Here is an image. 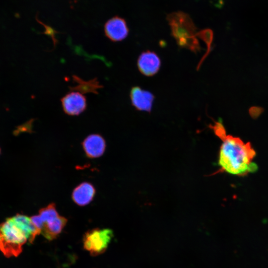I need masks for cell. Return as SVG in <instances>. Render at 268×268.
<instances>
[{
    "label": "cell",
    "mask_w": 268,
    "mask_h": 268,
    "mask_svg": "<svg viewBox=\"0 0 268 268\" xmlns=\"http://www.w3.org/2000/svg\"><path fill=\"white\" fill-rule=\"evenodd\" d=\"M63 109L70 116H77L84 112L87 107L85 97L77 91L66 94L61 99Z\"/></svg>",
    "instance_id": "obj_5"
},
{
    "label": "cell",
    "mask_w": 268,
    "mask_h": 268,
    "mask_svg": "<svg viewBox=\"0 0 268 268\" xmlns=\"http://www.w3.org/2000/svg\"><path fill=\"white\" fill-rule=\"evenodd\" d=\"M40 233L27 216L17 214L7 218L0 224V251L6 257H17L23 246L27 241L32 243Z\"/></svg>",
    "instance_id": "obj_2"
},
{
    "label": "cell",
    "mask_w": 268,
    "mask_h": 268,
    "mask_svg": "<svg viewBox=\"0 0 268 268\" xmlns=\"http://www.w3.org/2000/svg\"><path fill=\"white\" fill-rule=\"evenodd\" d=\"M130 96L134 107L140 111L150 113L154 100V95L151 92L138 86L132 87Z\"/></svg>",
    "instance_id": "obj_8"
},
{
    "label": "cell",
    "mask_w": 268,
    "mask_h": 268,
    "mask_svg": "<svg viewBox=\"0 0 268 268\" xmlns=\"http://www.w3.org/2000/svg\"><path fill=\"white\" fill-rule=\"evenodd\" d=\"M113 231L110 229L94 228L86 232L83 237V248L92 256L104 253L112 238Z\"/></svg>",
    "instance_id": "obj_4"
},
{
    "label": "cell",
    "mask_w": 268,
    "mask_h": 268,
    "mask_svg": "<svg viewBox=\"0 0 268 268\" xmlns=\"http://www.w3.org/2000/svg\"><path fill=\"white\" fill-rule=\"evenodd\" d=\"M161 65V60L158 55L149 50L142 52L137 60L139 71L146 76H152L156 74L159 70Z\"/></svg>",
    "instance_id": "obj_6"
},
{
    "label": "cell",
    "mask_w": 268,
    "mask_h": 268,
    "mask_svg": "<svg viewBox=\"0 0 268 268\" xmlns=\"http://www.w3.org/2000/svg\"><path fill=\"white\" fill-rule=\"evenodd\" d=\"M86 156L90 158L100 157L104 153L106 143L103 137L98 134H92L86 137L82 142Z\"/></svg>",
    "instance_id": "obj_9"
},
{
    "label": "cell",
    "mask_w": 268,
    "mask_h": 268,
    "mask_svg": "<svg viewBox=\"0 0 268 268\" xmlns=\"http://www.w3.org/2000/svg\"></svg>",
    "instance_id": "obj_14"
},
{
    "label": "cell",
    "mask_w": 268,
    "mask_h": 268,
    "mask_svg": "<svg viewBox=\"0 0 268 268\" xmlns=\"http://www.w3.org/2000/svg\"><path fill=\"white\" fill-rule=\"evenodd\" d=\"M106 36L113 42L121 41L128 36L129 29L126 20L115 16L106 21L104 25Z\"/></svg>",
    "instance_id": "obj_7"
},
{
    "label": "cell",
    "mask_w": 268,
    "mask_h": 268,
    "mask_svg": "<svg viewBox=\"0 0 268 268\" xmlns=\"http://www.w3.org/2000/svg\"><path fill=\"white\" fill-rule=\"evenodd\" d=\"M167 20L170 25L171 34L178 46L197 53L201 46L197 38L198 33L192 18L183 11L169 13Z\"/></svg>",
    "instance_id": "obj_3"
},
{
    "label": "cell",
    "mask_w": 268,
    "mask_h": 268,
    "mask_svg": "<svg viewBox=\"0 0 268 268\" xmlns=\"http://www.w3.org/2000/svg\"><path fill=\"white\" fill-rule=\"evenodd\" d=\"M210 127L222 140L218 157L220 169L218 172L244 176L257 170V166L253 162L256 152L250 142L245 143L239 137L227 135L220 121L214 122Z\"/></svg>",
    "instance_id": "obj_1"
},
{
    "label": "cell",
    "mask_w": 268,
    "mask_h": 268,
    "mask_svg": "<svg viewBox=\"0 0 268 268\" xmlns=\"http://www.w3.org/2000/svg\"><path fill=\"white\" fill-rule=\"evenodd\" d=\"M95 194L94 186L90 183L83 182L73 190L72 199L77 205L84 206L92 201Z\"/></svg>",
    "instance_id": "obj_10"
},
{
    "label": "cell",
    "mask_w": 268,
    "mask_h": 268,
    "mask_svg": "<svg viewBox=\"0 0 268 268\" xmlns=\"http://www.w3.org/2000/svg\"><path fill=\"white\" fill-rule=\"evenodd\" d=\"M67 221L66 218L59 215L54 220L44 223L41 234L48 240H53L62 232Z\"/></svg>",
    "instance_id": "obj_11"
},
{
    "label": "cell",
    "mask_w": 268,
    "mask_h": 268,
    "mask_svg": "<svg viewBox=\"0 0 268 268\" xmlns=\"http://www.w3.org/2000/svg\"><path fill=\"white\" fill-rule=\"evenodd\" d=\"M31 222L35 227L41 232L42 230L44 223L39 215H33L30 217Z\"/></svg>",
    "instance_id": "obj_13"
},
{
    "label": "cell",
    "mask_w": 268,
    "mask_h": 268,
    "mask_svg": "<svg viewBox=\"0 0 268 268\" xmlns=\"http://www.w3.org/2000/svg\"><path fill=\"white\" fill-rule=\"evenodd\" d=\"M39 215L45 223L54 220L59 214L56 210L55 204L52 203L46 207L42 208L39 211Z\"/></svg>",
    "instance_id": "obj_12"
}]
</instances>
